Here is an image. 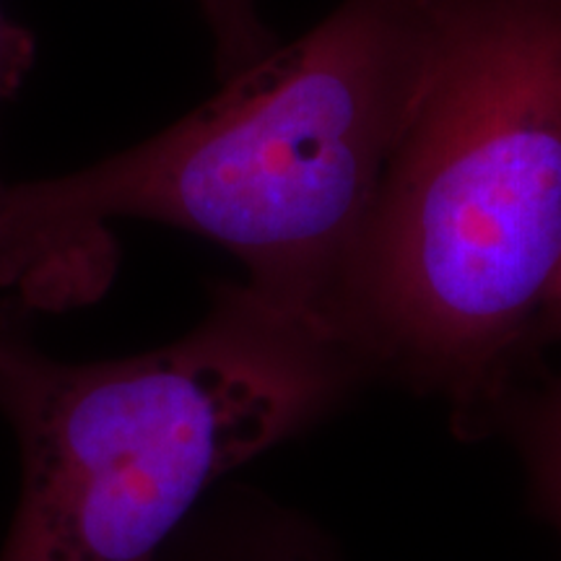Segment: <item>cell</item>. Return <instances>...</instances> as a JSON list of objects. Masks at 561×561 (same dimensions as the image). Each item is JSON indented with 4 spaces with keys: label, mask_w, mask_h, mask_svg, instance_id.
Returning <instances> with one entry per match:
<instances>
[{
    "label": "cell",
    "mask_w": 561,
    "mask_h": 561,
    "mask_svg": "<svg viewBox=\"0 0 561 561\" xmlns=\"http://www.w3.org/2000/svg\"><path fill=\"white\" fill-rule=\"evenodd\" d=\"M447 5L346 0L146 144L9 185L0 271L47 265L68 297H94L115 255L107 221L136 216L221 244L252 289L331 325L335 284L430 79Z\"/></svg>",
    "instance_id": "1"
},
{
    "label": "cell",
    "mask_w": 561,
    "mask_h": 561,
    "mask_svg": "<svg viewBox=\"0 0 561 561\" xmlns=\"http://www.w3.org/2000/svg\"><path fill=\"white\" fill-rule=\"evenodd\" d=\"M561 278V0H450L401 146L331 299L364 364L502 411Z\"/></svg>",
    "instance_id": "2"
},
{
    "label": "cell",
    "mask_w": 561,
    "mask_h": 561,
    "mask_svg": "<svg viewBox=\"0 0 561 561\" xmlns=\"http://www.w3.org/2000/svg\"><path fill=\"white\" fill-rule=\"evenodd\" d=\"M364 364L314 314L252 286L185 339L68 364L0 328V411L21 494L0 561H159L210 483L346 396Z\"/></svg>",
    "instance_id": "3"
},
{
    "label": "cell",
    "mask_w": 561,
    "mask_h": 561,
    "mask_svg": "<svg viewBox=\"0 0 561 561\" xmlns=\"http://www.w3.org/2000/svg\"><path fill=\"white\" fill-rule=\"evenodd\" d=\"M515 437L528 460L538 502L561 530V382L517 405Z\"/></svg>",
    "instance_id": "4"
},
{
    "label": "cell",
    "mask_w": 561,
    "mask_h": 561,
    "mask_svg": "<svg viewBox=\"0 0 561 561\" xmlns=\"http://www.w3.org/2000/svg\"><path fill=\"white\" fill-rule=\"evenodd\" d=\"M219 47V66L227 73L250 66L271 50L268 34L252 9V0H201Z\"/></svg>",
    "instance_id": "5"
},
{
    "label": "cell",
    "mask_w": 561,
    "mask_h": 561,
    "mask_svg": "<svg viewBox=\"0 0 561 561\" xmlns=\"http://www.w3.org/2000/svg\"><path fill=\"white\" fill-rule=\"evenodd\" d=\"M34 53H37V45H34L32 32L16 24L0 3V104L16 96L34 66Z\"/></svg>",
    "instance_id": "6"
},
{
    "label": "cell",
    "mask_w": 561,
    "mask_h": 561,
    "mask_svg": "<svg viewBox=\"0 0 561 561\" xmlns=\"http://www.w3.org/2000/svg\"><path fill=\"white\" fill-rule=\"evenodd\" d=\"M541 331L561 335V278L557 284V291H553V297L549 301V307H546V312H543Z\"/></svg>",
    "instance_id": "7"
},
{
    "label": "cell",
    "mask_w": 561,
    "mask_h": 561,
    "mask_svg": "<svg viewBox=\"0 0 561 561\" xmlns=\"http://www.w3.org/2000/svg\"><path fill=\"white\" fill-rule=\"evenodd\" d=\"M5 187H9V185H5V182H0V210H3V198H5Z\"/></svg>",
    "instance_id": "8"
}]
</instances>
